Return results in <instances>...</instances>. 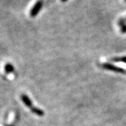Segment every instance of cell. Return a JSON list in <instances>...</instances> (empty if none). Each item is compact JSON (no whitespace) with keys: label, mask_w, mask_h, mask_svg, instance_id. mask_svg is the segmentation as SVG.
I'll return each mask as SVG.
<instances>
[{"label":"cell","mask_w":126,"mask_h":126,"mask_svg":"<svg viewBox=\"0 0 126 126\" xmlns=\"http://www.w3.org/2000/svg\"><path fill=\"white\" fill-rule=\"evenodd\" d=\"M42 6H43V1L42 0H38L34 4V5L32 6V8L30 11V16L32 17V18L36 17V16L38 15V14L39 13Z\"/></svg>","instance_id":"6da1fadb"},{"label":"cell","mask_w":126,"mask_h":126,"mask_svg":"<svg viewBox=\"0 0 126 126\" xmlns=\"http://www.w3.org/2000/svg\"><path fill=\"white\" fill-rule=\"evenodd\" d=\"M102 67L105 69H107L109 71H112L114 72H117V73H125L126 71L123 69V68L118 67L116 66H114L112 64L110 63H104L102 64Z\"/></svg>","instance_id":"7a4b0ae2"},{"label":"cell","mask_w":126,"mask_h":126,"mask_svg":"<svg viewBox=\"0 0 126 126\" xmlns=\"http://www.w3.org/2000/svg\"><path fill=\"white\" fill-rule=\"evenodd\" d=\"M21 99L23 102V103L25 104V106H27L29 108H32V101L30 99V97L26 95V94H22L21 95Z\"/></svg>","instance_id":"3957f363"},{"label":"cell","mask_w":126,"mask_h":126,"mask_svg":"<svg viewBox=\"0 0 126 126\" xmlns=\"http://www.w3.org/2000/svg\"><path fill=\"white\" fill-rule=\"evenodd\" d=\"M118 25L121 27V32L122 33L125 34L126 33V19L121 18L118 20Z\"/></svg>","instance_id":"277c9868"},{"label":"cell","mask_w":126,"mask_h":126,"mask_svg":"<svg viewBox=\"0 0 126 126\" xmlns=\"http://www.w3.org/2000/svg\"><path fill=\"white\" fill-rule=\"evenodd\" d=\"M31 111L33 113L39 116H43L44 115V111L41 110V109L37 108V107H32V108H31Z\"/></svg>","instance_id":"5b68a950"},{"label":"cell","mask_w":126,"mask_h":126,"mask_svg":"<svg viewBox=\"0 0 126 126\" xmlns=\"http://www.w3.org/2000/svg\"><path fill=\"white\" fill-rule=\"evenodd\" d=\"M5 72L6 74H10V73H12L15 71V68L10 63H7L4 67Z\"/></svg>","instance_id":"8992f818"},{"label":"cell","mask_w":126,"mask_h":126,"mask_svg":"<svg viewBox=\"0 0 126 126\" xmlns=\"http://www.w3.org/2000/svg\"><path fill=\"white\" fill-rule=\"evenodd\" d=\"M114 62H121V63H126V56L121 57V58H115L112 60Z\"/></svg>","instance_id":"52a82bcc"},{"label":"cell","mask_w":126,"mask_h":126,"mask_svg":"<svg viewBox=\"0 0 126 126\" xmlns=\"http://www.w3.org/2000/svg\"><path fill=\"white\" fill-rule=\"evenodd\" d=\"M61 1H62L63 2H65V1H67V0H61Z\"/></svg>","instance_id":"ba28073f"},{"label":"cell","mask_w":126,"mask_h":126,"mask_svg":"<svg viewBox=\"0 0 126 126\" xmlns=\"http://www.w3.org/2000/svg\"></svg>","instance_id":"9c48e42d"},{"label":"cell","mask_w":126,"mask_h":126,"mask_svg":"<svg viewBox=\"0 0 126 126\" xmlns=\"http://www.w3.org/2000/svg\"></svg>","instance_id":"30bf717a"},{"label":"cell","mask_w":126,"mask_h":126,"mask_svg":"<svg viewBox=\"0 0 126 126\" xmlns=\"http://www.w3.org/2000/svg\"><path fill=\"white\" fill-rule=\"evenodd\" d=\"M125 1H126V0H125Z\"/></svg>","instance_id":"8fae6325"}]
</instances>
